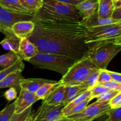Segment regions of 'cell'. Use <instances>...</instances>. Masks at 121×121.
I'll use <instances>...</instances> for the list:
<instances>
[{
	"label": "cell",
	"mask_w": 121,
	"mask_h": 121,
	"mask_svg": "<svg viewBox=\"0 0 121 121\" xmlns=\"http://www.w3.org/2000/svg\"><path fill=\"white\" fill-rule=\"evenodd\" d=\"M35 24L31 20L20 21L15 22L11 27L13 34L20 39H28L34 31Z\"/></svg>",
	"instance_id": "cell-11"
},
{
	"label": "cell",
	"mask_w": 121,
	"mask_h": 121,
	"mask_svg": "<svg viewBox=\"0 0 121 121\" xmlns=\"http://www.w3.org/2000/svg\"><path fill=\"white\" fill-rule=\"evenodd\" d=\"M99 72L100 69H97L95 70L92 72L84 80L81 85H82L86 89H91L92 87L98 84V78Z\"/></svg>",
	"instance_id": "cell-26"
},
{
	"label": "cell",
	"mask_w": 121,
	"mask_h": 121,
	"mask_svg": "<svg viewBox=\"0 0 121 121\" xmlns=\"http://www.w3.org/2000/svg\"><path fill=\"white\" fill-rule=\"evenodd\" d=\"M28 61L34 67L54 71L63 76L76 60L65 56L39 52Z\"/></svg>",
	"instance_id": "cell-4"
},
{
	"label": "cell",
	"mask_w": 121,
	"mask_h": 121,
	"mask_svg": "<svg viewBox=\"0 0 121 121\" xmlns=\"http://www.w3.org/2000/svg\"><path fill=\"white\" fill-rule=\"evenodd\" d=\"M4 96L8 101H12L17 98V91L14 87H9V89L5 92Z\"/></svg>",
	"instance_id": "cell-37"
},
{
	"label": "cell",
	"mask_w": 121,
	"mask_h": 121,
	"mask_svg": "<svg viewBox=\"0 0 121 121\" xmlns=\"http://www.w3.org/2000/svg\"><path fill=\"white\" fill-rule=\"evenodd\" d=\"M112 1H113V2H117V1H119V0H112Z\"/></svg>",
	"instance_id": "cell-44"
},
{
	"label": "cell",
	"mask_w": 121,
	"mask_h": 121,
	"mask_svg": "<svg viewBox=\"0 0 121 121\" xmlns=\"http://www.w3.org/2000/svg\"><path fill=\"white\" fill-rule=\"evenodd\" d=\"M109 105L111 109H115L121 107V92L109 101Z\"/></svg>",
	"instance_id": "cell-35"
},
{
	"label": "cell",
	"mask_w": 121,
	"mask_h": 121,
	"mask_svg": "<svg viewBox=\"0 0 121 121\" xmlns=\"http://www.w3.org/2000/svg\"><path fill=\"white\" fill-rule=\"evenodd\" d=\"M32 21L35 27L28 39L39 52L65 56L76 61L87 55L86 27L82 21Z\"/></svg>",
	"instance_id": "cell-1"
},
{
	"label": "cell",
	"mask_w": 121,
	"mask_h": 121,
	"mask_svg": "<svg viewBox=\"0 0 121 121\" xmlns=\"http://www.w3.org/2000/svg\"><path fill=\"white\" fill-rule=\"evenodd\" d=\"M35 115H36L35 112V113H32V112H31V113L28 115V116L24 121H34V119H35Z\"/></svg>",
	"instance_id": "cell-41"
},
{
	"label": "cell",
	"mask_w": 121,
	"mask_h": 121,
	"mask_svg": "<svg viewBox=\"0 0 121 121\" xmlns=\"http://www.w3.org/2000/svg\"><path fill=\"white\" fill-rule=\"evenodd\" d=\"M0 5L4 8L19 14L33 16L35 13L24 7L21 0H0Z\"/></svg>",
	"instance_id": "cell-16"
},
{
	"label": "cell",
	"mask_w": 121,
	"mask_h": 121,
	"mask_svg": "<svg viewBox=\"0 0 121 121\" xmlns=\"http://www.w3.org/2000/svg\"><path fill=\"white\" fill-rule=\"evenodd\" d=\"M55 80L44 79H22L20 82V87L31 93L35 92L44 84L56 82Z\"/></svg>",
	"instance_id": "cell-17"
},
{
	"label": "cell",
	"mask_w": 121,
	"mask_h": 121,
	"mask_svg": "<svg viewBox=\"0 0 121 121\" xmlns=\"http://www.w3.org/2000/svg\"><path fill=\"white\" fill-rule=\"evenodd\" d=\"M106 117H107V115H106V114H105L104 116H102V117H99V118H97V119H95L91 121H105L106 120Z\"/></svg>",
	"instance_id": "cell-42"
},
{
	"label": "cell",
	"mask_w": 121,
	"mask_h": 121,
	"mask_svg": "<svg viewBox=\"0 0 121 121\" xmlns=\"http://www.w3.org/2000/svg\"><path fill=\"white\" fill-rule=\"evenodd\" d=\"M56 121H73L72 119H69V118H67V117H63V118H60V119H58V120Z\"/></svg>",
	"instance_id": "cell-43"
},
{
	"label": "cell",
	"mask_w": 121,
	"mask_h": 121,
	"mask_svg": "<svg viewBox=\"0 0 121 121\" xmlns=\"http://www.w3.org/2000/svg\"><path fill=\"white\" fill-rule=\"evenodd\" d=\"M86 89L82 85H73V86H67L66 87V93H65V99L64 104L67 105L70 102L74 100L75 98L83 93Z\"/></svg>",
	"instance_id": "cell-20"
},
{
	"label": "cell",
	"mask_w": 121,
	"mask_h": 121,
	"mask_svg": "<svg viewBox=\"0 0 121 121\" xmlns=\"http://www.w3.org/2000/svg\"><path fill=\"white\" fill-rule=\"evenodd\" d=\"M39 52L35 45L28 39H23L20 40L18 56L22 60L28 61L30 59L34 57Z\"/></svg>",
	"instance_id": "cell-12"
},
{
	"label": "cell",
	"mask_w": 121,
	"mask_h": 121,
	"mask_svg": "<svg viewBox=\"0 0 121 121\" xmlns=\"http://www.w3.org/2000/svg\"><path fill=\"white\" fill-rule=\"evenodd\" d=\"M58 2H62V3L66 4L71 5L73 6H76L79 3H80L83 0H54Z\"/></svg>",
	"instance_id": "cell-40"
},
{
	"label": "cell",
	"mask_w": 121,
	"mask_h": 121,
	"mask_svg": "<svg viewBox=\"0 0 121 121\" xmlns=\"http://www.w3.org/2000/svg\"><path fill=\"white\" fill-rule=\"evenodd\" d=\"M90 90H91V97L93 99H95V98H96L97 96L100 95L109 91V89L108 88H107V87H105V86H102L101 85H99V84L95 86L94 87H92Z\"/></svg>",
	"instance_id": "cell-32"
},
{
	"label": "cell",
	"mask_w": 121,
	"mask_h": 121,
	"mask_svg": "<svg viewBox=\"0 0 121 121\" xmlns=\"http://www.w3.org/2000/svg\"><path fill=\"white\" fill-rule=\"evenodd\" d=\"M31 112V107H30L26 111L20 113H14L9 121H24Z\"/></svg>",
	"instance_id": "cell-33"
},
{
	"label": "cell",
	"mask_w": 121,
	"mask_h": 121,
	"mask_svg": "<svg viewBox=\"0 0 121 121\" xmlns=\"http://www.w3.org/2000/svg\"><path fill=\"white\" fill-rule=\"evenodd\" d=\"M106 72L109 73V74L111 76L112 80H114V81L117 82L121 83V74L119 73H117V72H112V71H109L108 70L106 69Z\"/></svg>",
	"instance_id": "cell-38"
},
{
	"label": "cell",
	"mask_w": 121,
	"mask_h": 121,
	"mask_svg": "<svg viewBox=\"0 0 121 121\" xmlns=\"http://www.w3.org/2000/svg\"><path fill=\"white\" fill-rule=\"evenodd\" d=\"M121 91H113V90H109L102 94L100 95L99 96H97L96 99H97L98 101L101 102H109L111 99L115 96L119 92Z\"/></svg>",
	"instance_id": "cell-31"
},
{
	"label": "cell",
	"mask_w": 121,
	"mask_h": 121,
	"mask_svg": "<svg viewBox=\"0 0 121 121\" xmlns=\"http://www.w3.org/2000/svg\"><path fill=\"white\" fill-rule=\"evenodd\" d=\"M87 55L99 69H106L111 60L121 50V40H107L88 45Z\"/></svg>",
	"instance_id": "cell-3"
},
{
	"label": "cell",
	"mask_w": 121,
	"mask_h": 121,
	"mask_svg": "<svg viewBox=\"0 0 121 121\" xmlns=\"http://www.w3.org/2000/svg\"><path fill=\"white\" fill-rule=\"evenodd\" d=\"M106 120L105 121H121V107L111 109L106 113Z\"/></svg>",
	"instance_id": "cell-30"
},
{
	"label": "cell",
	"mask_w": 121,
	"mask_h": 121,
	"mask_svg": "<svg viewBox=\"0 0 121 121\" xmlns=\"http://www.w3.org/2000/svg\"><path fill=\"white\" fill-rule=\"evenodd\" d=\"M91 96V90H86V91H85L83 93H82L80 95H79V96L77 97L76 98H75L74 100H73L72 102H70L69 104L66 105V106L64 107L63 109V117H65V114H66L70 109H71L73 106L78 105L79 103L82 102V101L85 100V99H86L87 98H89V97Z\"/></svg>",
	"instance_id": "cell-24"
},
{
	"label": "cell",
	"mask_w": 121,
	"mask_h": 121,
	"mask_svg": "<svg viewBox=\"0 0 121 121\" xmlns=\"http://www.w3.org/2000/svg\"><path fill=\"white\" fill-rule=\"evenodd\" d=\"M98 3L99 0H83L76 6L82 17V21H85L97 11Z\"/></svg>",
	"instance_id": "cell-13"
},
{
	"label": "cell",
	"mask_w": 121,
	"mask_h": 121,
	"mask_svg": "<svg viewBox=\"0 0 121 121\" xmlns=\"http://www.w3.org/2000/svg\"><path fill=\"white\" fill-rule=\"evenodd\" d=\"M66 87V86L59 85L48 95L43 102L52 106H57L63 104L65 99Z\"/></svg>",
	"instance_id": "cell-15"
},
{
	"label": "cell",
	"mask_w": 121,
	"mask_h": 121,
	"mask_svg": "<svg viewBox=\"0 0 121 121\" xmlns=\"http://www.w3.org/2000/svg\"><path fill=\"white\" fill-rule=\"evenodd\" d=\"M59 81L53 83H47L44 84L41 86L34 94L37 96L39 100H44L48 95L56 88L57 86H59Z\"/></svg>",
	"instance_id": "cell-22"
},
{
	"label": "cell",
	"mask_w": 121,
	"mask_h": 121,
	"mask_svg": "<svg viewBox=\"0 0 121 121\" xmlns=\"http://www.w3.org/2000/svg\"><path fill=\"white\" fill-rule=\"evenodd\" d=\"M86 43L107 40H121V22L105 26L86 27Z\"/></svg>",
	"instance_id": "cell-6"
},
{
	"label": "cell",
	"mask_w": 121,
	"mask_h": 121,
	"mask_svg": "<svg viewBox=\"0 0 121 121\" xmlns=\"http://www.w3.org/2000/svg\"><path fill=\"white\" fill-rule=\"evenodd\" d=\"M22 70H17L9 73L4 79L0 81V89L14 87L17 91H20V82L24 79Z\"/></svg>",
	"instance_id": "cell-14"
},
{
	"label": "cell",
	"mask_w": 121,
	"mask_h": 121,
	"mask_svg": "<svg viewBox=\"0 0 121 121\" xmlns=\"http://www.w3.org/2000/svg\"><path fill=\"white\" fill-rule=\"evenodd\" d=\"M98 69L87 55L77 60L69 69L67 73L59 81L60 85L73 86L81 85L87 76Z\"/></svg>",
	"instance_id": "cell-5"
},
{
	"label": "cell",
	"mask_w": 121,
	"mask_h": 121,
	"mask_svg": "<svg viewBox=\"0 0 121 121\" xmlns=\"http://www.w3.org/2000/svg\"><path fill=\"white\" fill-rule=\"evenodd\" d=\"M111 18L115 20H121V7H115Z\"/></svg>",
	"instance_id": "cell-39"
},
{
	"label": "cell",
	"mask_w": 121,
	"mask_h": 121,
	"mask_svg": "<svg viewBox=\"0 0 121 121\" xmlns=\"http://www.w3.org/2000/svg\"><path fill=\"white\" fill-rule=\"evenodd\" d=\"M38 100L39 99L34 93L21 88L18 96L14 102L15 113H20L26 111Z\"/></svg>",
	"instance_id": "cell-10"
},
{
	"label": "cell",
	"mask_w": 121,
	"mask_h": 121,
	"mask_svg": "<svg viewBox=\"0 0 121 121\" xmlns=\"http://www.w3.org/2000/svg\"><path fill=\"white\" fill-rule=\"evenodd\" d=\"M112 80L109 73L106 72V69L100 70L98 78V84H101ZM97 84V85H98Z\"/></svg>",
	"instance_id": "cell-36"
},
{
	"label": "cell",
	"mask_w": 121,
	"mask_h": 121,
	"mask_svg": "<svg viewBox=\"0 0 121 121\" xmlns=\"http://www.w3.org/2000/svg\"><path fill=\"white\" fill-rule=\"evenodd\" d=\"M19 57L13 52H9L6 54L0 56V67L3 69L11 66Z\"/></svg>",
	"instance_id": "cell-25"
},
{
	"label": "cell",
	"mask_w": 121,
	"mask_h": 121,
	"mask_svg": "<svg viewBox=\"0 0 121 121\" xmlns=\"http://www.w3.org/2000/svg\"><path fill=\"white\" fill-rule=\"evenodd\" d=\"M109 102L96 101L91 105H87L81 112L72 115L67 118L73 121H91L106 114L111 109Z\"/></svg>",
	"instance_id": "cell-7"
},
{
	"label": "cell",
	"mask_w": 121,
	"mask_h": 121,
	"mask_svg": "<svg viewBox=\"0 0 121 121\" xmlns=\"http://www.w3.org/2000/svg\"><path fill=\"white\" fill-rule=\"evenodd\" d=\"M24 69V64L23 63V60L21 58L18 57L11 66L5 69H3V70L0 71V81L4 79L9 73L17 70H23Z\"/></svg>",
	"instance_id": "cell-23"
},
{
	"label": "cell",
	"mask_w": 121,
	"mask_h": 121,
	"mask_svg": "<svg viewBox=\"0 0 121 121\" xmlns=\"http://www.w3.org/2000/svg\"><path fill=\"white\" fill-rule=\"evenodd\" d=\"M82 22H84V24L86 25V27H90L117 23L118 22H121V20H115L113 18H99L98 16L96 11L91 17Z\"/></svg>",
	"instance_id": "cell-21"
},
{
	"label": "cell",
	"mask_w": 121,
	"mask_h": 121,
	"mask_svg": "<svg viewBox=\"0 0 121 121\" xmlns=\"http://www.w3.org/2000/svg\"><path fill=\"white\" fill-rule=\"evenodd\" d=\"M21 39L15 36L14 34L6 35L5 39L0 42V44L6 50L13 52L18 56L19 46Z\"/></svg>",
	"instance_id": "cell-19"
},
{
	"label": "cell",
	"mask_w": 121,
	"mask_h": 121,
	"mask_svg": "<svg viewBox=\"0 0 121 121\" xmlns=\"http://www.w3.org/2000/svg\"><path fill=\"white\" fill-rule=\"evenodd\" d=\"M114 4L112 0H99L97 14L99 18H112L114 9Z\"/></svg>",
	"instance_id": "cell-18"
},
{
	"label": "cell",
	"mask_w": 121,
	"mask_h": 121,
	"mask_svg": "<svg viewBox=\"0 0 121 121\" xmlns=\"http://www.w3.org/2000/svg\"><path fill=\"white\" fill-rule=\"evenodd\" d=\"M24 7L30 11L36 13L42 7L43 0H21Z\"/></svg>",
	"instance_id": "cell-28"
},
{
	"label": "cell",
	"mask_w": 121,
	"mask_h": 121,
	"mask_svg": "<svg viewBox=\"0 0 121 121\" xmlns=\"http://www.w3.org/2000/svg\"><path fill=\"white\" fill-rule=\"evenodd\" d=\"M105 87L108 88L109 90H113V91H121V83L117 82L113 80H109L106 82L103 83L99 84Z\"/></svg>",
	"instance_id": "cell-34"
},
{
	"label": "cell",
	"mask_w": 121,
	"mask_h": 121,
	"mask_svg": "<svg viewBox=\"0 0 121 121\" xmlns=\"http://www.w3.org/2000/svg\"><path fill=\"white\" fill-rule=\"evenodd\" d=\"M15 113V104L13 103L7 105L0 111V121H9Z\"/></svg>",
	"instance_id": "cell-27"
},
{
	"label": "cell",
	"mask_w": 121,
	"mask_h": 121,
	"mask_svg": "<svg viewBox=\"0 0 121 121\" xmlns=\"http://www.w3.org/2000/svg\"><path fill=\"white\" fill-rule=\"evenodd\" d=\"M33 16L11 11L0 5V31L5 35L13 34L11 27L20 21L31 20Z\"/></svg>",
	"instance_id": "cell-8"
},
{
	"label": "cell",
	"mask_w": 121,
	"mask_h": 121,
	"mask_svg": "<svg viewBox=\"0 0 121 121\" xmlns=\"http://www.w3.org/2000/svg\"><path fill=\"white\" fill-rule=\"evenodd\" d=\"M82 17L75 6L54 0H43L42 7L35 13L32 21H80Z\"/></svg>",
	"instance_id": "cell-2"
},
{
	"label": "cell",
	"mask_w": 121,
	"mask_h": 121,
	"mask_svg": "<svg viewBox=\"0 0 121 121\" xmlns=\"http://www.w3.org/2000/svg\"><path fill=\"white\" fill-rule=\"evenodd\" d=\"M66 105L52 106L43 102L35 113L34 121H56L63 118V109Z\"/></svg>",
	"instance_id": "cell-9"
},
{
	"label": "cell",
	"mask_w": 121,
	"mask_h": 121,
	"mask_svg": "<svg viewBox=\"0 0 121 121\" xmlns=\"http://www.w3.org/2000/svg\"><path fill=\"white\" fill-rule=\"evenodd\" d=\"M93 99L92 97H89V98H87L86 99H85V100L82 101V102L79 103L78 105H75L74 106H73L71 109H70L67 113L65 114V117H67L70 115H72L76 114V113H78L79 112H81L86 106L89 104V103L91 101V100Z\"/></svg>",
	"instance_id": "cell-29"
}]
</instances>
